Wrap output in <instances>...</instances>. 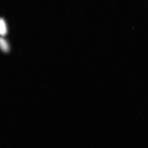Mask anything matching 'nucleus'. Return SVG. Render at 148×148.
Instances as JSON below:
<instances>
[{
  "label": "nucleus",
  "instance_id": "1",
  "mask_svg": "<svg viewBox=\"0 0 148 148\" xmlns=\"http://www.w3.org/2000/svg\"><path fill=\"white\" fill-rule=\"evenodd\" d=\"M0 49L5 53L8 52L9 50V46L8 42L2 37H0Z\"/></svg>",
  "mask_w": 148,
  "mask_h": 148
},
{
  "label": "nucleus",
  "instance_id": "2",
  "mask_svg": "<svg viewBox=\"0 0 148 148\" xmlns=\"http://www.w3.org/2000/svg\"><path fill=\"white\" fill-rule=\"evenodd\" d=\"M7 33V28L6 23L3 18H0V35L5 36Z\"/></svg>",
  "mask_w": 148,
  "mask_h": 148
}]
</instances>
